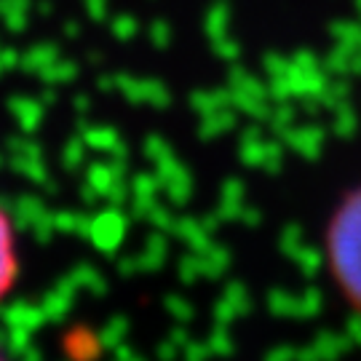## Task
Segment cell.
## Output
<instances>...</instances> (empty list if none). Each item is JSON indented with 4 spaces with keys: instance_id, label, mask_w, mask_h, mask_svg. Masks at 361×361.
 <instances>
[{
    "instance_id": "obj_1",
    "label": "cell",
    "mask_w": 361,
    "mask_h": 361,
    "mask_svg": "<svg viewBox=\"0 0 361 361\" xmlns=\"http://www.w3.org/2000/svg\"><path fill=\"white\" fill-rule=\"evenodd\" d=\"M319 259L337 302L361 322V177L348 182L326 209Z\"/></svg>"
},
{
    "instance_id": "obj_2",
    "label": "cell",
    "mask_w": 361,
    "mask_h": 361,
    "mask_svg": "<svg viewBox=\"0 0 361 361\" xmlns=\"http://www.w3.org/2000/svg\"><path fill=\"white\" fill-rule=\"evenodd\" d=\"M16 241H13L11 222L0 212V300L11 292L13 281H16Z\"/></svg>"
},
{
    "instance_id": "obj_3",
    "label": "cell",
    "mask_w": 361,
    "mask_h": 361,
    "mask_svg": "<svg viewBox=\"0 0 361 361\" xmlns=\"http://www.w3.org/2000/svg\"><path fill=\"white\" fill-rule=\"evenodd\" d=\"M0 361H3V356H0Z\"/></svg>"
}]
</instances>
